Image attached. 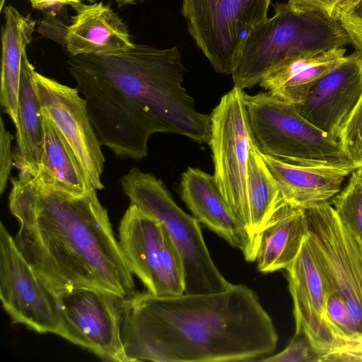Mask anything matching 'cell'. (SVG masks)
<instances>
[{"label":"cell","instance_id":"28","mask_svg":"<svg viewBox=\"0 0 362 362\" xmlns=\"http://www.w3.org/2000/svg\"><path fill=\"white\" fill-rule=\"evenodd\" d=\"M334 18L348 35L356 51L362 53V0H344L336 8Z\"/></svg>","mask_w":362,"mask_h":362},{"label":"cell","instance_id":"5","mask_svg":"<svg viewBox=\"0 0 362 362\" xmlns=\"http://www.w3.org/2000/svg\"><path fill=\"white\" fill-rule=\"evenodd\" d=\"M244 102L252 142L261 153L298 165L357 169L340 142L303 117L293 104L268 92L245 93Z\"/></svg>","mask_w":362,"mask_h":362},{"label":"cell","instance_id":"19","mask_svg":"<svg viewBox=\"0 0 362 362\" xmlns=\"http://www.w3.org/2000/svg\"><path fill=\"white\" fill-rule=\"evenodd\" d=\"M340 47L288 58L273 67L259 83L272 96L293 105L302 103L312 88L346 59Z\"/></svg>","mask_w":362,"mask_h":362},{"label":"cell","instance_id":"22","mask_svg":"<svg viewBox=\"0 0 362 362\" xmlns=\"http://www.w3.org/2000/svg\"><path fill=\"white\" fill-rule=\"evenodd\" d=\"M2 11L5 25L1 31L0 103L16 126L22 54L33 40L35 21L30 15H22L10 5Z\"/></svg>","mask_w":362,"mask_h":362},{"label":"cell","instance_id":"24","mask_svg":"<svg viewBox=\"0 0 362 362\" xmlns=\"http://www.w3.org/2000/svg\"><path fill=\"white\" fill-rule=\"evenodd\" d=\"M247 186L250 233L259 243L262 230L285 202L276 180L253 142L247 163Z\"/></svg>","mask_w":362,"mask_h":362},{"label":"cell","instance_id":"37","mask_svg":"<svg viewBox=\"0 0 362 362\" xmlns=\"http://www.w3.org/2000/svg\"><path fill=\"white\" fill-rule=\"evenodd\" d=\"M89 1H93L94 0H89Z\"/></svg>","mask_w":362,"mask_h":362},{"label":"cell","instance_id":"12","mask_svg":"<svg viewBox=\"0 0 362 362\" xmlns=\"http://www.w3.org/2000/svg\"><path fill=\"white\" fill-rule=\"evenodd\" d=\"M0 298L15 323L38 333L56 334L59 318L54 296L0 223Z\"/></svg>","mask_w":362,"mask_h":362},{"label":"cell","instance_id":"30","mask_svg":"<svg viewBox=\"0 0 362 362\" xmlns=\"http://www.w3.org/2000/svg\"><path fill=\"white\" fill-rule=\"evenodd\" d=\"M13 135L6 129L4 120L0 119V194L7 186L12 169L13 155L11 151Z\"/></svg>","mask_w":362,"mask_h":362},{"label":"cell","instance_id":"11","mask_svg":"<svg viewBox=\"0 0 362 362\" xmlns=\"http://www.w3.org/2000/svg\"><path fill=\"white\" fill-rule=\"evenodd\" d=\"M54 296L59 318L57 335L100 358L129 362L122 339L123 298L91 288H77Z\"/></svg>","mask_w":362,"mask_h":362},{"label":"cell","instance_id":"4","mask_svg":"<svg viewBox=\"0 0 362 362\" xmlns=\"http://www.w3.org/2000/svg\"><path fill=\"white\" fill-rule=\"evenodd\" d=\"M275 14L258 24L242 43L234 64V86L250 88L282 61L344 47L350 40L335 18L276 3Z\"/></svg>","mask_w":362,"mask_h":362},{"label":"cell","instance_id":"7","mask_svg":"<svg viewBox=\"0 0 362 362\" xmlns=\"http://www.w3.org/2000/svg\"><path fill=\"white\" fill-rule=\"evenodd\" d=\"M244 95L243 90L234 86L221 98L210 115L209 144L214 182L233 214L251 235L247 177L252 139Z\"/></svg>","mask_w":362,"mask_h":362},{"label":"cell","instance_id":"13","mask_svg":"<svg viewBox=\"0 0 362 362\" xmlns=\"http://www.w3.org/2000/svg\"><path fill=\"white\" fill-rule=\"evenodd\" d=\"M35 83L41 107L71 148L89 182L96 189H103L101 176L105 160L86 100L77 88L62 84L37 71Z\"/></svg>","mask_w":362,"mask_h":362},{"label":"cell","instance_id":"20","mask_svg":"<svg viewBox=\"0 0 362 362\" xmlns=\"http://www.w3.org/2000/svg\"><path fill=\"white\" fill-rule=\"evenodd\" d=\"M309 226L305 209L282 204L262 230L257 256L263 274L286 269L298 255Z\"/></svg>","mask_w":362,"mask_h":362},{"label":"cell","instance_id":"34","mask_svg":"<svg viewBox=\"0 0 362 362\" xmlns=\"http://www.w3.org/2000/svg\"><path fill=\"white\" fill-rule=\"evenodd\" d=\"M120 6L126 4H133L139 0H114Z\"/></svg>","mask_w":362,"mask_h":362},{"label":"cell","instance_id":"3","mask_svg":"<svg viewBox=\"0 0 362 362\" xmlns=\"http://www.w3.org/2000/svg\"><path fill=\"white\" fill-rule=\"evenodd\" d=\"M120 309L129 362L261 361L278 342L272 318L243 284L170 297L134 293Z\"/></svg>","mask_w":362,"mask_h":362},{"label":"cell","instance_id":"35","mask_svg":"<svg viewBox=\"0 0 362 362\" xmlns=\"http://www.w3.org/2000/svg\"><path fill=\"white\" fill-rule=\"evenodd\" d=\"M354 172H355L358 180L362 184V167L358 168L357 169H356L354 170Z\"/></svg>","mask_w":362,"mask_h":362},{"label":"cell","instance_id":"31","mask_svg":"<svg viewBox=\"0 0 362 362\" xmlns=\"http://www.w3.org/2000/svg\"><path fill=\"white\" fill-rule=\"evenodd\" d=\"M323 361L362 362V338L345 341L327 355Z\"/></svg>","mask_w":362,"mask_h":362},{"label":"cell","instance_id":"23","mask_svg":"<svg viewBox=\"0 0 362 362\" xmlns=\"http://www.w3.org/2000/svg\"><path fill=\"white\" fill-rule=\"evenodd\" d=\"M41 109L44 129L43 153L35 173L74 192H84L93 188L71 148L46 110L42 107Z\"/></svg>","mask_w":362,"mask_h":362},{"label":"cell","instance_id":"17","mask_svg":"<svg viewBox=\"0 0 362 362\" xmlns=\"http://www.w3.org/2000/svg\"><path fill=\"white\" fill-rule=\"evenodd\" d=\"M75 11L64 37L69 56L115 54L135 46L127 25L108 4H81Z\"/></svg>","mask_w":362,"mask_h":362},{"label":"cell","instance_id":"18","mask_svg":"<svg viewBox=\"0 0 362 362\" xmlns=\"http://www.w3.org/2000/svg\"><path fill=\"white\" fill-rule=\"evenodd\" d=\"M261 154L278 184L284 202L305 210L332 200L341 190L345 178L356 170L298 165Z\"/></svg>","mask_w":362,"mask_h":362},{"label":"cell","instance_id":"9","mask_svg":"<svg viewBox=\"0 0 362 362\" xmlns=\"http://www.w3.org/2000/svg\"><path fill=\"white\" fill-rule=\"evenodd\" d=\"M308 237L328 286L344 301L362 338V242L329 202L305 209Z\"/></svg>","mask_w":362,"mask_h":362},{"label":"cell","instance_id":"2","mask_svg":"<svg viewBox=\"0 0 362 362\" xmlns=\"http://www.w3.org/2000/svg\"><path fill=\"white\" fill-rule=\"evenodd\" d=\"M11 182L9 209L20 226L15 244L53 296L77 288L123 298L135 293L133 273L95 187L77 192L24 171Z\"/></svg>","mask_w":362,"mask_h":362},{"label":"cell","instance_id":"32","mask_svg":"<svg viewBox=\"0 0 362 362\" xmlns=\"http://www.w3.org/2000/svg\"><path fill=\"white\" fill-rule=\"evenodd\" d=\"M344 0H288L291 8L298 11H314L334 18L336 8Z\"/></svg>","mask_w":362,"mask_h":362},{"label":"cell","instance_id":"36","mask_svg":"<svg viewBox=\"0 0 362 362\" xmlns=\"http://www.w3.org/2000/svg\"><path fill=\"white\" fill-rule=\"evenodd\" d=\"M5 2H6V0H0V11H3V8L4 6Z\"/></svg>","mask_w":362,"mask_h":362},{"label":"cell","instance_id":"25","mask_svg":"<svg viewBox=\"0 0 362 362\" xmlns=\"http://www.w3.org/2000/svg\"><path fill=\"white\" fill-rule=\"evenodd\" d=\"M331 201L340 220L362 242V184L354 170L346 186Z\"/></svg>","mask_w":362,"mask_h":362},{"label":"cell","instance_id":"16","mask_svg":"<svg viewBox=\"0 0 362 362\" xmlns=\"http://www.w3.org/2000/svg\"><path fill=\"white\" fill-rule=\"evenodd\" d=\"M181 197L199 222L240 250L245 259H257L259 243L233 214L213 176L188 167L182 175Z\"/></svg>","mask_w":362,"mask_h":362},{"label":"cell","instance_id":"29","mask_svg":"<svg viewBox=\"0 0 362 362\" xmlns=\"http://www.w3.org/2000/svg\"><path fill=\"white\" fill-rule=\"evenodd\" d=\"M261 361L320 362V356L315 351L309 339L303 333L295 332L291 341L283 351L266 357Z\"/></svg>","mask_w":362,"mask_h":362},{"label":"cell","instance_id":"26","mask_svg":"<svg viewBox=\"0 0 362 362\" xmlns=\"http://www.w3.org/2000/svg\"><path fill=\"white\" fill-rule=\"evenodd\" d=\"M338 141L358 168L362 167V95L343 125Z\"/></svg>","mask_w":362,"mask_h":362},{"label":"cell","instance_id":"27","mask_svg":"<svg viewBox=\"0 0 362 362\" xmlns=\"http://www.w3.org/2000/svg\"><path fill=\"white\" fill-rule=\"evenodd\" d=\"M326 314L329 325L339 339L350 341L361 338L344 301L333 291H329L327 294Z\"/></svg>","mask_w":362,"mask_h":362},{"label":"cell","instance_id":"1","mask_svg":"<svg viewBox=\"0 0 362 362\" xmlns=\"http://www.w3.org/2000/svg\"><path fill=\"white\" fill-rule=\"evenodd\" d=\"M67 64L100 144L117 157H146L155 133L209 142L210 115L196 110L182 86L187 70L176 46L160 49L135 44L115 54L69 56Z\"/></svg>","mask_w":362,"mask_h":362},{"label":"cell","instance_id":"10","mask_svg":"<svg viewBox=\"0 0 362 362\" xmlns=\"http://www.w3.org/2000/svg\"><path fill=\"white\" fill-rule=\"evenodd\" d=\"M119 233L122 253L147 291L158 297L185 293L182 258L168 232L156 218L130 204Z\"/></svg>","mask_w":362,"mask_h":362},{"label":"cell","instance_id":"14","mask_svg":"<svg viewBox=\"0 0 362 362\" xmlns=\"http://www.w3.org/2000/svg\"><path fill=\"white\" fill-rule=\"evenodd\" d=\"M293 303L296 331L309 339L320 362L344 340L339 339L327 314L328 286L306 235L293 263L286 269Z\"/></svg>","mask_w":362,"mask_h":362},{"label":"cell","instance_id":"21","mask_svg":"<svg viewBox=\"0 0 362 362\" xmlns=\"http://www.w3.org/2000/svg\"><path fill=\"white\" fill-rule=\"evenodd\" d=\"M36 71L24 52L18 100V122L15 126L16 149L13 160L19 171L35 173L43 153L44 129L41 105L37 95L35 74Z\"/></svg>","mask_w":362,"mask_h":362},{"label":"cell","instance_id":"33","mask_svg":"<svg viewBox=\"0 0 362 362\" xmlns=\"http://www.w3.org/2000/svg\"><path fill=\"white\" fill-rule=\"evenodd\" d=\"M32 7L38 10H48L61 8L62 6L69 5L76 9L82 2L81 0H28Z\"/></svg>","mask_w":362,"mask_h":362},{"label":"cell","instance_id":"6","mask_svg":"<svg viewBox=\"0 0 362 362\" xmlns=\"http://www.w3.org/2000/svg\"><path fill=\"white\" fill-rule=\"evenodd\" d=\"M120 183L130 204L153 216L168 232L182 258L185 293L220 292L232 285L214 264L198 220L177 205L160 180L132 168Z\"/></svg>","mask_w":362,"mask_h":362},{"label":"cell","instance_id":"8","mask_svg":"<svg viewBox=\"0 0 362 362\" xmlns=\"http://www.w3.org/2000/svg\"><path fill=\"white\" fill-rule=\"evenodd\" d=\"M271 0H182L181 12L197 47L218 73L232 74L239 49L267 17Z\"/></svg>","mask_w":362,"mask_h":362},{"label":"cell","instance_id":"15","mask_svg":"<svg viewBox=\"0 0 362 362\" xmlns=\"http://www.w3.org/2000/svg\"><path fill=\"white\" fill-rule=\"evenodd\" d=\"M362 95V53L347 55L324 76L305 100L294 105L318 129L338 140L341 129Z\"/></svg>","mask_w":362,"mask_h":362}]
</instances>
